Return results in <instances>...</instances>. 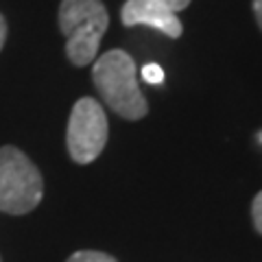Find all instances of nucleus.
I'll return each mask as SVG.
<instances>
[{"label": "nucleus", "instance_id": "f257e3e1", "mask_svg": "<svg viewBox=\"0 0 262 262\" xmlns=\"http://www.w3.org/2000/svg\"><path fill=\"white\" fill-rule=\"evenodd\" d=\"M92 79L98 94L118 116L140 120L149 112V103L138 85L136 63L120 48H114L94 61Z\"/></svg>", "mask_w": 262, "mask_h": 262}, {"label": "nucleus", "instance_id": "f03ea898", "mask_svg": "<svg viewBox=\"0 0 262 262\" xmlns=\"http://www.w3.org/2000/svg\"><path fill=\"white\" fill-rule=\"evenodd\" d=\"M107 27L110 13L101 0H61L59 29L66 35V55L79 68L96 59Z\"/></svg>", "mask_w": 262, "mask_h": 262}, {"label": "nucleus", "instance_id": "7ed1b4c3", "mask_svg": "<svg viewBox=\"0 0 262 262\" xmlns=\"http://www.w3.org/2000/svg\"><path fill=\"white\" fill-rule=\"evenodd\" d=\"M44 182L37 166L15 146L0 149V210L5 214H29L42 201Z\"/></svg>", "mask_w": 262, "mask_h": 262}, {"label": "nucleus", "instance_id": "20e7f679", "mask_svg": "<svg viewBox=\"0 0 262 262\" xmlns=\"http://www.w3.org/2000/svg\"><path fill=\"white\" fill-rule=\"evenodd\" d=\"M107 116L101 103L90 96L79 98L70 112L68 134H66L70 158L77 164L94 162L107 144Z\"/></svg>", "mask_w": 262, "mask_h": 262}, {"label": "nucleus", "instance_id": "39448f33", "mask_svg": "<svg viewBox=\"0 0 262 262\" xmlns=\"http://www.w3.org/2000/svg\"><path fill=\"white\" fill-rule=\"evenodd\" d=\"M120 20L125 27L144 24V27H151L173 39L182 35V22H179L177 13L170 11L160 0H127L122 5Z\"/></svg>", "mask_w": 262, "mask_h": 262}, {"label": "nucleus", "instance_id": "423d86ee", "mask_svg": "<svg viewBox=\"0 0 262 262\" xmlns=\"http://www.w3.org/2000/svg\"><path fill=\"white\" fill-rule=\"evenodd\" d=\"M66 262H118V260L103 251H77Z\"/></svg>", "mask_w": 262, "mask_h": 262}, {"label": "nucleus", "instance_id": "0eeeda50", "mask_svg": "<svg viewBox=\"0 0 262 262\" xmlns=\"http://www.w3.org/2000/svg\"><path fill=\"white\" fill-rule=\"evenodd\" d=\"M142 79L146 81V83H151V85H160L164 81V70L160 68L158 63H146L142 68Z\"/></svg>", "mask_w": 262, "mask_h": 262}, {"label": "nucleus", "instance_id": "6e6552de", "mask_svg": "<svg viewBox=\"0 0 262 262\" xmlns=\"http://www.w3.org/2000/svg\"><path fill=\"white\" fill-rule=\"evenodd\" d=\"M251 216H253V225L262 234V190L256 194V199L251 203Z\"/></svg>", "mask_w": 262, "mask_h": 262}, {"label": "nucleus", "instance_id": "1a4fd4ad", "mask_svg": "<svg viewBox=\"0 0 262 262\" xmlns=\"http://www.w3.org/2000/svg\"><path fill=\"white\" fill-rule=\"evenodd\" d=\"M160 3H164L170 11H175V13H177V11H184L186 7L190 5V0H160Z\"/></svg>", "mask_w": 262, "mask_h": 262}, {"label": "nucleus", "instance_id": "9d476101", "mask_svg": "<svg viewBox=\"0 0 262 262\" xmlns=\"http://www.w3.org/2000/svg\"><path fill=\"white\" fill-rule=\"evenodd\" d=\"M253 13H256V20L260 24V29H262V0H253Z\"/></svg>", "mask_w": 262, "mask_h": 262}, {"label": "nucleus", "instance_id": "9b49d317", "mask_svg": "<svg viewBox=\"0 0 262 262\" xmlns=\"http://www.w3.org/2000/svg\"><path fill=\"white\" fill-rule=\"evenodd\" d=\"M5 39H7V22L3 15H0V51H3V46H5Z\"/></svg>", "mask_w": 262, "mask_h": 262}, {"label": "nucleus", "instance_id": "f8f14e48", "mask_svg": "<svg viewBox=\"0 0 262 262\" xmlns=\"http://www.w3.org/2000/svg\"><path fill=\"white\" fill-rule=\"evenodd\" d=\"M258 140H260V144H262V131H260V134H258Z\"/></svg>", "mask_w": 262, "mask_h": 262}, {"label": "nucleus", "instance_id": "ddd939ff", "mask_svg": "<svg viewBox=\"0 0 262 262\" xmlns=\"http://www.w3.org/2000/svg\"><path fill=\"white\" fill-rule=\"evenodd\" d=\"M0 262H3V258H0Z\"/></svg>", "mask_w": 262, "mask_h": 262}]
</instances>
